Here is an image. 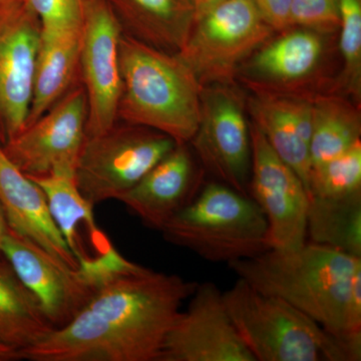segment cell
I'll list each match as a JSON object with an SVG mask.
<instances>
[{
    "label": "cell",
    "instance_id": "1",
    "mask_svg": "<svg viewBox=\"0 0 361 361\" xmlns=\"http://www.w3.org/2000/svg\"><path fill=\"white\" fill-rule=\"evenodd\" d=\"M197 282L126 259L109 271L65 326L18 351L30 361H159Z\"/></svg>",
    "mask_w": 361,
    "mask_h": 361
},
{
    "label": "cell",
    "instance_id": "2",
    "mask_svg": "<svg viewBox=\"0 0 361 361\" xmlns=\"http://www.w3.org/2000/svg\"><path fill=\"white\" fill-rule=\"evenodd\" d=\"M361 258L306 241L295 250H269L228 263L238 278L278 297L332 334L345 332L346 304Z\"/></svg>",
    "mask_w": 361,
    "mask_h": 361
},
{
    "label": "cell",
    "instance_id": "3",
    "mask_svg": "<svg viewBox=\"0 0 361 361\" xmlns=\"http://www.w3.org/2000/svg\"><path fill=\"white\" fill-rule=\"evenodd\" d=\"M122 92L116 118L190 142L201 118L203 85L177 54L122 35Z\"/></svg>",
    "mask_w": 361,
    "mask_h": 361
},
{
    "label": "cell",
    "instance_id": "4",
    "mask_svg": "<svg viewBox=\"0 0 361 361\" xmlns=\"http://www.w3.org/2000/svg\"><path fill=\"white\" fill-rule=\"evenodd\" d=\"M161 233L166 241L211 262L255 257L270 249L268 223L260 207L221 182L203 185Z\"/></svg>",
    "mask_w": 361,
    "mask_h": 361
},
{
    "label": "cell",
    "instance_id": "5",
    "mask_svg": "<svg viewBox=\"0 0 361 361\" xmlns=\"http://www.w3.org/2000/svg\"><path fill=\"white\" fill-rule=\"evenodd\" d=\"M223 299L255 361H326L329 332L286 301L241 278L223 292Z\"/></svg>",
    "mask_w": 361,
    "mask_h": 361
},
{
    "label": "cell",
    "instance_id": "6",
    "mask_svg": "<svg viewBox=\"0 0 361 361\" xmlns=\"http://www.w3.org/2000/svg\"><path fill=\"white\" fill-rule=\"evenodd\" d=\"M177 145L158 130L116 122L110 130L85 137L75 167V184L94 207L118 200Z\"/></svg>",
    "mask_w": 361,
    "mask_h": 361
},
{
    "label": "cell",
    "instance_id": "7",
    "mask_svg": "<svg viewBox=\"0 0 361 361\" xmlns=\"http://www.w3.org/2000/svg\"><path fill=\"white\" fill-rule=\"evenodd\" d=\"M274 30L253 0H226L195 20L178 56L200 84H226Z\"/></svg>",
    "mask_w": 361,
    "mask_h": 361
},
{
    "label": "cell",
    "instance_id": "8",
    "mask_svg": "<svg viewBox=\"0 0 361 361\" xmlns=\"http://www.w3.org/2000/svg\"><path fill=\"white\" fill-rule=\"evenodd\" d=\"M87 99L75 84L35 123L2 146L27 177L51 175L75 178L78 157L87 137Z\"/></svg>",
    "mask_w": 361,
    "mask_h": 361
},
{
    "label": "cell",
    "instance_id": "9",
    "mask_svg": "<svg viewBox=\"0 0 361 361\" xmlns=\"http://www.w3.org/2000/svg\"><path fill=\"white\" fill-rule=\"evenodd\" d=\"M249 196L260 207L268 223L270 249L295 250L307 241L310 194L302 180L271 148L252 123Z\"/></svg>",
    "mask_w": 361,
    "mask_h": 361
},
{
    "label": "cell",
    "instance_id": "10",
    "mask_svg": "<svg viewBox=\"0 0 361 361\" xmlns=\"http://www.w3.org/2000/svg\"><path fill=\"white\" fill-rule=\"evenodd\" d=\"M0 254L39 301L54 329L65 326L96 290L99 278L75 269L30 240L8 229Z\"/></svg>",
    "mask_w": 361,
    "mask_h": 361
},
{
    "label": "cell",
    "instance_id": "11",
    "mask_svg": "<svg viewBox=\"0 0 361 361\" xmlns=\"http://www.w3.org/2000/svg\"><path fill=\"white\" fill-rule=\"evenodd\" d=\"M123 32L106 0H90L82 25L80 78L87 94V135L110 130L118 122L122 92L120 40Z\"/></svg>",
    "mask_w": 361,
    "mask_h": 361
},
{
    "label": "cell",
    "instance_id": "12",
    "mask_svg": "<svg viewBox=\"0 0 361 361\" xmlns=\"http://www.w3.org/2000/svg\"><path fill=\"white\" fill-rule=\"evenodd\" d=\"M39 18L25 0L0 6V142L25 129L39 51Z\"/></svg>",
    "mask_w": 361,
    "mask_h": 361
},
{
    "label": "cell",
    "instance_id": "13",
    "mask_svg": "<svg viewBox=\"0 0 361 361\" xmlns=\"http://www.w3.org/2000/svg\"><path fill=\"white\" fill-rule=\"evenodd\" d=\"M190 142L202 165L219 182L249 196L250 127L234 92L221 87L203 89L200 123Z\"/></svg>",
    "mask_w": 361,
    "mask_h": 361
},
{
    "label": "cell",
    "instance_id": "14",
    "mask_svg": "<svg viewBox=\"0 0 361 361\" xmlns=\"http://www.w3.org/2000/svg\"><path fill=\"white\" fill-rule=\"evenodd\" d=\"M159 361H255L212 282L197 285L169 332Z\"/></svg>",
    "mask_w": 361,
    "mask_h": 361
},
{
    "label": "cell",
    "instance_id": "15",
    "mask_svg": "<svg viewBox=\"0 0 361 361\" xmlns=\"http://www.w3.org/2000/svg\"><path fill=\"white\" fill-rule=\"evenodd\" d=\"M191 149L178 144L118 201L151 229L160 231L186 208L203 184Z\"/></svg>",
    "mask_w": 361,
    "mask_h": 361
},
{
    "label": "cell",
    "instance_id": "16",
    "mask_svg": "<svg viewBox=\"0 0 361 361\" xmlns=\"http://www.w3.org/2000/svg\"><path fill=\"white\" fill-rule=\"evenodd\" d=\"M0 207L9 229L42 247L71 268L77 258L52 219L44 191L9 160L0 142Z\"/></svg>",
    "mask_w": 361,
    "mask_h": 361
},
{
    "label": "cell",
    "instance_id": "17",
    "mask_svg": "<svg viewBox=\"0 0 361 361\" xmlns=\"http://www.w3.org/2000/svg\"><path fill=\"white\" fill-rule=\"evenodd\" d=\"M249 111L271 148L293 169L308 191L312 99L258 92L249 102Z\"/></svg>",
    "mask_w": 361,
    "mask_h": 361
},
{
    "label": "cell",
    "instance_id": "18",
    "mask_svg": "<svg viewBox=\"0 0 361 361\" xmlns=\"http://www.w3.org/2000/svg\"><path fill=\"white\" fill-rule=\"evenodd\" d=\"M244 68L252 87L265 92L289 87L310 78L322 59L324 44L319 32L297 28L259 47Z\"/></svg>",
    "mask_w": 361,
    "mask_h": 361
},
{
    "label": "cell",
    "instance_id": "19",
    "mask_svg": "<svg viewBox=\"0 0 361 361\" xmlns=\"http://www.w3.org/2000/svg\"><path fill=\"white\" fill-rule=\"evenodd\" d=\"M123 35L178 54L195 23L191 0H106Z\"/></svg>",
    "mask_w": 361,
    "mask_h": 361
},
{
    "label": "cell",
    "instance_id": "20",
    "mask_svg": "<svg viewBox=\"0 0 361 361\" xmlns=\"http://www.w3.org/2000/svg\"><path fill=\"white\" fill-rule=\"evenodd\" d=\"M82 30V27L40 32L25 127L52 108L78 82Z\"/></svg>",
    "mask_w": 361,
    "mask_h": 361
},
{
    "label": "cell",
    "instance_id": "21",
    "mask_svg": "<svg viewBox=\"0 0 361 361\" xmlns=\"http://www.w3.org/2000/svg\"><path fill=\"white\" fill-rule=\"evenodd\" d=\"M30 178L44 191L52 219L77 258L80 268L87 267L94 261L90 257L82 229H85L97 245L109 248L113 246L108 238L99 231L94 217V206L82 196L70 176L51 175Z\"/></svg>",
    "mask_w": 361,
    "mask_h": 361
},
{
    "label": "cell",
    "instance_id": "22",
    "mask_svg": "<svg viewBox=\"0 0 361 361\" xmlns=\"http://www.w3.org/2000/svg\"><path fill=\"white\" fill-rule=\"evenodd\" d=\"M39 301L11 266L0 262V341L20 351L54 330Z\"/></svg>",
    "mask_w": 361,
    "mask_h": 361
},
{
    "label": "cell",
    "instance_id": "23",
    "mask_svg": "<svg viewBox=\"0 0 361 361\" xmlns=\"http://www.w3.org/2000/svg\"><path fill=\"white\" fill-rule=\"evenodd\" d=\"M306 238L361 258V192L341 198L310 197Z\"/></svg>",
    "mask_w": 361,
    "mask_h": 361
},
{
    "label": "cell",
    "instance_id": "24",
    "mask_svg": "<svg viewBox=\"0 0 361 361\" xmlns=\"http://www.w3.org/2000/svg\"><path fill=\"white\" fill-rule=\"evenodd\" d=\"M360 111L346 99L322 97L312 99L310 169L345 153L360 141Z\"/></svg>",
    "mask_w": 361,
    "mask_h": 361
},
{
    "label": "cell",
    "instance_id": "25",
    "mask_svg": "<svg viewBox=\"0 0 361 361\" xmlns=\"http://www.w3.org/2000/svg\"><path fill=\"white\" fill-rule=\"evenodd\" d=\"M361 192V142L345 153L310 169L308 194L318 198H341Z\"/></svg>",
    "mask_w": 361,
    "mask_h": 361
},
{
    "label": "cell",
    "instance_id": "26",
    "mask_svg": "<svg viewBox=\"0 0 361 361\" xmlns=\"http://www.w3.org/2000/svg\"><path fill=\"white\" fill-rule=\"evenodd\" d=\"M343 58L341 85L360 101L361 94V0H337Z\"/></svg>",
    "mask_w": 361,
    "mask_h": 361
},
{
    "label": "cell",
    "instance_id": "27",
    "mask_svg": "<svg viewBox=\"0 0 361 361\" xmlns=\"http://www.w3.org/2000/svg\"><path fill=\"white\" fill-rule=\"evenodd\" d=\"M39 18L42 30L82 28L90 0H25Z\"/></svg>",
    "mask_w": 361,
    "mask_h": 361
},
{
    "label": "cell",
    "instance_id": "28",
    "mask_svg": "<svg viewBox=\"0 0 361 361\" xmlns=\"http://www.w3.org/2000/svg\"><path fill=\"white\" fill-rule=\"evenodd\" d=\"M290 23L319 33L336 32L339 28L337 0H292Z\"/></svg>",
    "mask_w": 361,
    "mask_h": 361
},
{
    "label": "cell",
    "instance_id": "29",
    "mask_svg": "<svg viewBox=\"0 0 361 361\" xmlns=\"http://www.w3.org/2000/svg\"><path fill=\"white\" fill-rule=\"evenodd\" d=\"M253 2L263 20L273 30L285 32L291 27L292 0H253Z\"/></svg>",
    "mask_w": 361,
    "mask_h": 361
},
{
    "label": "cell",
    "instance_id": "30",
    "mask_svg": "<svg viewBox=\"0 0 361 361\" xmlns=\"http://www.w3.org/2000/svg\"><path fill=\"white\" fill-rule=\"evenodd\" d=\"M345 332H361V265L351 279L346 304Z\"/></svg>",
    "mask_w": 361,
    "mask_h": 361
},
{
    "label": "cell",
    "instance_id": "31",
    "mask_svg": "<svg viewBox=\"0 0 361 361\" xmlns=\"http://www.w3.org/2000/svg\"><path fill=\"white\" fill-rule=\"evenodd\" d=\"M191 1L194 7L195 20H196L202 14L206 13L207 11L217 6L218 4H222L226 0H191Z\"/></svg>",
    "mask_w": 361,
    "mask_h": 361
},
{
    "label": "cell",
    "instance_id": "32",
    "mask_svg": "<svg viewBox=\"0 0 361 361\" xmlns=\"http://www.w3.org/2000/svg\"><path fill=\"white\" fill-rule=\"evenodd\" d=\"M18 360V351L0 341V361Z\"/></svg>",
    "mask_w": 361,
    "mask_h": 361
},
{
    "label": "cell",
    "instance_id": "33",
    "mask_svg": "<svg viewBox=\"0 0 361 361\" xmlns=\"http://www.w3.org/2000/svg\"><path fill=\"white\" fill-rule=\"evenodd\" d=\"M9 227L7 225L6 217H4V214L2 212L1 207H0V247H1L2 241H4V236L7 231H8ZM1 256V254H0Z\"/></svg>",
    "mask_w": 361,
    "mask_h": 361
},
{
    "label": "cell",
    "instance_id": "34",
    "mask_svg": "<svg viewBox=\"0 0 361 361\" xmlns=\"http://www.w3.org/2000/svg\"><path fill=\"white\" fill-rule=\"evenodd\" d=\"M7 1H8V0H0V6H4V4Z\"/></svg>",
    "mask_w": 361,
    "mask_h": 361
}]
</instances>
